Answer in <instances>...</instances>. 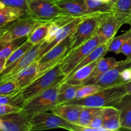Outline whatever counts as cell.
<instances>
[{"instance_id": "cell-37", "label": "cell", "mask_w": 131, "mask_h": 131, "mask_svg": "<svg viewBox=\"0 0 131 131\" xmlns=\"http://www.w3.org/2000/svg\"><path fill=\"white\" fill-rule=\"evenodd\" d=\"M120 53L125 55L127 58H131V38L124 42L120 48Z\"/></svg>"}, {"instance_id": "cell-16", "label": "cell", "mask_w": 131, "mask_h": 131, "mask_svg": "<svg viewBox=\"0 0 131 131\" xmlns=\"http://www.w3.org/2000/svg\"><path fill=\"white\" fill-rule=\"evenodd\" d=\"M104 130H119L122 129L120 122V111L114 106L104 107L102 114Z\"/></svg>"}, {"instance_id": "cell-24", "label": "cell", "mask_w": 131, "mask_h": 131, "mask_svg": "<svg viewBox=\"0 0 131 131\" xmlns=\"http://www.w3.org/2000/svg\"><path fill=\"white\" fill-rule=\"evenodd\" d=\"M88 14H113L114 3L100 0H85Z\"/></svg>"}, {"instance_id": "cell-11", "label": "cell", "mask_w": 131, "mask_h": 131, "mask_svg": "<svg viewBox=\"0 0 131 131\" xmlns=\"http://www.w3.org/2000/svg\"><path fill=\"white\" fill-rule=\"evenodd\" d=\"M131 67V58L118 61L117 63L102 75L95 83L101 89L123 84L120 79V72L124 69Z\"/></svg>"}, {"instance_id": "cell-39", "label": "cell", "mask_w": 131, "mask_h": 131, "mask_svg": "<svg viewBox=\"0 0 131 131\" xmlns=\"http://www.w3.org/2000/svg\"><path fill=\"white\" fill-rule=\"evenodd\" d=\"M125 88H126L127 94L131 95V81L128 83H125Z\"/></svg>"}, {"instance_id": "cell-12", "label": "cell", "mask_w": 131, "mask_h": 131, "mask_svg": "<svg viewBox=\"0 0 131 131\" xmlns=\"http://www.w3.org/2000/svg\"><path fill=\"white\" fill-rule=\"evenodd\" d=\"M122 25V22L113 14H104L99 23L95 35L104 42H110Z\"/></svg>"}, {"instance_id": "cell-10", "label": "cell", "mask_w": 131, "mask_h": 131, "mask_svg": "<svg viewBox=\"0 0 131 131\" xmlns=\"http://www.w3.org/2000/svg\"><path fill=\"white\" fill-rule=\"evenodd\" d=\"M3 131H31V116L24 110L1 116Z\"/></svg>"}, {"instance_id": "cell-1", "label": "cell", "mask_w": 131, "mask_h": 131, "mask_svg": "<svg viewBox=\"0 0 131 131\" xmlns=\"http://www.w3.org/2000/svg\"><path fill=\"white\" fill-rule=\"evenodd\" d=\"M127 94L125 83L103 88L93 95L80 99H73L65 104L90 107L113 106Z\"/></svg>"}, {"instance_id": "cell-41", "label": "cell", "mask_w": 131, "mask_h": 131, "mask_svg": "<svg viewBox=\"0 0 131 131\" xmlns=\"http://www.w3.org/2000/svg\"><path fill=\"white\" fill-rule=\"evenodd\" d=\"M6 6V5H5V4H4L2 2V1H0V9L3 8H5Z\"/></svg>"}, {"instance_id": "cell-21", "label": "cell", "mask_w": 131, "mask_h": 131, "mask_svg": "<svg viewBox=\"0 0 131 131\" xmlns=\"http://www.w3.org/2000/svg\"><path fill=\"white\" fill-rule=\"evenodd\" d=\"M97 61L82 67L74 73L70 77L65 81L67 83L74 85H83L86 79L90 76L97 65Z\"/></svg>"}, {"instance_id": "cell-30", "label": "cell", "mask_w": 131, "mask_h": 131, "mask_svg": "<svg viewBox=\"0 0 131 131\" xmlns=\"http://www.w3.org/2000/svg\"><path fill=\"white\" fill-rule=\"evenodd\" d=\"M131 38V29H129L127 31L125 32L124 34L118 37H113L109 42L107 52H113L115 53H120V48L124 44V42Z\"/></svg>"}, {"instance_id": "cell-38", "label": "cell", "mask_w": 131, "mask_h": 131, "mask_svg": "<svg viewBox=\"0 0 131 131\" xmlns=\"http://www.w3.org/2000/svg\"><path fill=\"white\" fill-rule=\"evenodd\" d=\"M120 79L123 84L128 83L131 81V67L124 69L120 72Z\"/></svg>"}, {"instance_id": "cell-46", "label": "cell", "mask_w": 131, "mask_h": 131, "mask_svg": "<svg viewBox=\"0 0 131 131\" xmlns=\"http://www.w3.org/2000/svg\"><path fill=\"white\" fill-rule=\"evenodd\" d=\"M54 1H58V0H54Z\"/></svg>"}, {"instance_id": "cell-45", "label": "cell", "mask_w": 131, "mask_h": 131, "mask_svg": "<svg viewBox=\"0 0 131 131\" xmlns=\"http://www.w3.org/2000/svg\"><path fill=\"white\" fill-rule=\"evenodd\" d=\"M117 1H118V0H111V2L113 3H116Z\"/></svg>"}, {"instance_id": "cell-29", "label": "cell", "mask_w": 131, "mask_h": 131, "mask_svg": "<svg viewBox=\"0 0 131 131\" xmlns=\"http://www.w3.org/2000/svg\"><path fill=\"white\" fill-rule=\"evenodd\" d=\"M26 39L27 37H21L10 42L0 43V58L6 60L8 56Z\"/></svg>"}, {"instance_id": "cell-7", "label": "cell", "mask_w": 131, "mask_h": 131, "mask_svg": "<svg viewBox=\"0 0 131 131\" xmlns=\"http://www.w3.org/2000/svg\"><path fill=\"white\" fill-rule=\"evenodd\" d=\"M71 35L37 60L38 65V72L35 79L61 63V61L69 54L70 52Z\"/></svg>"}, {"instance_id": "cell-35", "label": "cell", "mask_w": 131, "mask_h": 131, "mask_svg": "<svg viewBox=\"0 0 131 131\" xmlns=\"http://www.w3.org/2000/svg\"><path fill=\"white\" fill-rule=\"evenodd\" d=\"M101 114L95 116L92 120V121L91 122L89 125L86 128H84L83 130H104L103 127H102V126H103V121H102Z\"/></svg>"}, {"instance_id": "cell-23", "label": "cell", "mask_w": 131, "mask_h": 131, "mask_svg": "<svg viewBox=\"0 0 131 131\" xmlns=\"http://www.w3.org/2000/svg\"><path fill=\"white\" fill-rule=\"evenodd\" d=\"M113 14L123 24H127L131 16V0H118L114 3Z\"/></svg>"}, {"instance_id": "cell-27", "label": "cell", "mask_w": 131, "mask_h": 131, "mask_svg": "<svg viewBox=\"0 0 131 131\" xmlns=\"http://www.w3.org/2000/svg\"><path fill=\"white\" fill-rule=\"evenodd\" d=\"M51 23H42L38 24L27 37V40L32 45L44 42L48 34L49 26Z\"/></svg>"}, {"instance_id": "cell-42", "label": "cell", "mask_w": 131, "mask_h": 131, "mask_svg": "<svg viewBox=\"0 0 131 131\" xmlns=\"http://www.w3.org/2000/svg\"><path fill=\"white\" fill-rule=\"evenodd\" d=\"M1 129H2V118L0 116V130H1Z\"/></svg>"}, {"instance_id": "cell-13", "label": "cell", "mask_w": 131, "mask_h": 131, "mask_svg": "<svg viewBox=\"0 0 131 131\" xmlns=\"http://www.w3.org/2000/svg\"><path fill=\"white\" fill-rule=\"evenodd\" d=\"M84 16H85V15H84ZM84 16L76 17L75 19H74L72 21H71L70 23L66 24V25L62 26L60 29H59L58 32L57 33L56 35L55 36L54 38L52 39V40L51 41V42H49L48 44H47L45 46H42V44L40 47V50L39 54H38V58H37V60L39 59L40 58L41 56H43L46 52H47V51H49L51 49H52V47H54L56 45H57L58 43H59L60 42H61V41L63 40L64 39H65V38L67 37H69V35H70L75 31V29H76L78 25L81 22V20H83Z\"/></svg>"}, {"instance_id": "cell-44", "label": "cell", "mask_w": 131, "mask_h": 131, "mask_svg": "<svg viewBox=\"0 0 131 131\" xmlns=\"http://www.w3.org/2000/svg\"><path fill=\"white\" fill-rule=\"evenodd\" d=\"M102 1H103V2H110V1H111V0H101Z\"/></svg>"}, {"instance_id": "cell-31", "label": "cell", "mask_w": 131, "mask_h": 131, "mask_svg": "<svg viewBox=\"0 0 131 131\" xmlns=\"http://www.w3.org/2000/svg\"><path fill=\"white\" fill-rule=\"evenodd\" d=\"M20 90L17 93L12 95H0V105L10 104L13 106H20L23 107L25 104V102L22 97Z\"/></svg>"}, {"instance_id": "cell-18", "label": "cell", "mask_w": 131, "mask_h": 131, "mask_svg": "<svg viewBox=\"0 0 131 131\" xmlns=\"http://www.w3.org/2000/svg\"><path fill=\"white\" fill-rule=\"evenodd\" d=\"M38 65L37 60L19 72L12 79L17 83L20 89L25 88L35 79L38 75Z\"/></svg>"}, {"instance_id": "cell-19", "label": "cell", "mask_w": 131, "mask_h": 131, "mask_svg": "<svg viewBox=\"0 0 131 131\" xmlns=\"http://www.w3.org/2000/svg\"><path fill=\"white\" fill-rule=\"evenodd\" d=\"M113 106L120 111L122 129L131 130V95H125Z\"/></svg>"}, {"instance_id": "cell-8", "label": "cell", "mask_w": 131, "mask_h": 131, "mask_svg": "<svg viewBox=\"0 0 131 131\" xmlns=\"http://www.w3.org/2000/svg\"><path fill=\"white\" fill-rule=\"evenodd\" d=\"M31 131L62 128L69 130L82 131V127L71 124L53 113H38L31 116Z\"/></svg>"}, {"instance_id": "cell-17", "label": "cell", "mask_w": 131, "mask_h": 131, "mask_svg": "<svg viewBox=\"0 0 131 131\" xmlns=\"http://www.w3.org/2000/svg\"><path fill=\"white\" fill-rule=\"evenodd\" d=\"M118 61L113 57L102 58L97 62L94 70H93L90 76L86 79L83 84H95L101 76L110 69L113 67Z\"/></svg>"}, {"instance_id": "cell-34", "label": "cell", "mask_w": 131, "mask_h": 131, "mask_svg": "<svg viewBox=\"0 0 131 131\" xmlns=\"http://www.w3.org/2000/svg\"><path fill=\"white\" fill-rule=\"evenodd\" d=\"M0 1H2L6 6L19 8L24 10L28 15V3L29 0H0ZM52 1H54V0H52Z\"/></svg>"}, {"instance_id": "cell-36", "label": "cell", "mask_w": 131, "mask_h": 131, "mask_svg": "<svg viewBox=\"0 0 131 131\" xmlns=\"http://www.w3.org/2000/svg\"><path fill=\"white\" fill-rule=\"evenodd\" d=\"M23 107L20 106H13L10 104L0 105V116L8 115V114L17 113L21 111Z\"/></svg>"}, {"instance_id": "cell-9", "label": "cell", "mask_w": 131, "mask_h": 131, "mask_svg": "<svg viewBox=\"0 0 131 131\" xmlns=\"http://www.w3.org/2000/svg\"><path fill=\"white\" fill-rule=\"evenodd\" d=\"M104 42H104L99 36L95 35L92 38L84 42L72 52H70L60 63V67L63 74L66 77L67 76L75 69V67L93 50Z\"/></svg>"}, {"instance_id": "cell-2", "label": "cell", "mask_w": 131, "mask_h": 131, "mask_svg": "<svg viewBox=\"0 0 131 131\" xmlns=\"http://www.w3.org/2000/svg\"><path fill=\"white\" fill-rule=\"evenodd\" d=\"M65 78L66 75L63 74L59 64L21 89L22 97L26 102L46 90L64 82Z\"/></svg>"}, {"instance_id": "cell-33", "label": "cell", "mask_w": 131, "mask_h": 131, "mask_svg": "<svg viewBox=\"0 0 131 131\" xmlns=\"http://www.w3.org/2000/svg\"><path fill=\"white\" fill-rule=\"evenodd\" d=\"M20 90L16 82L14 80L0 83V95H12L17 93Z\"/></svg>"}, {"instance_id": "cell-3", "label": "cell", "mask_w": 131, "mask_h": 131, "mask_svg": "<svg viewBox=\"0 0 131 131\" xmlns=\"http://www.w3.org/2000/svg\"><path fill=\"white\" fill-rule=\"evenodd\" d=\"M28 15L40 23H52L66 15L52 0H29Z\"/></svg>"}, {"instance_id": "cell-4", "label": "cell", "mask_w": 131, "mask_h": 131, "mask_svg": "<svg viewBox=\"0 0 131 131\" xmlns=\"http://www.w3.org/2000/svg\"><path fill=\"white\" fill-rule=\"evenodd\" d=\"M40 23L26 15L0 28V43L27 37Z\"/></svg>"}, {"instance_id": "cell-47", "label": "cell", "mask_w": 131, "mask_h": 131, "mask_svg": "<svg viewBox=\"0 0 131 131\" xmlns=\"http://www.w3.org/2000/svg\"><path fill=\"white\" fill-rule=\"evenodd\" d=\"M100 1H101V0H100Z\"/></svg>"}, {"instance_id": "cell-6", "label": "cell", "mask_w": 131, "mask_h": 131, "mask_svg": "<svg viewBox=\"0 0 131 131\" xmlns=\"http://www.w3.org/2000/svg\"><path fill=\"white\" fill-rule=\"evenodd\" d=\"M104 14H92L84 17L71 35L70 52H72L95 35L99 23Z\"/></svg>"}, {"instance_id": "cell-22", "label": "cell", "mask_w": 131, "mask_h": 131, "mask_svg": "<svg viewBox=\"0 0 131 131\" xmlns=\"http://www.w3.org/2000/svg\"><path fill=\"white\" fill-rule=\"evenodd\" d=\"M26 15V12L22 9L6 6L3 8L0 9V28Z\"/></svg>"}, {"instance_id": "cell-40", "label": "cell", "mask_w": 131, "mask_h": 131, "mask_svg": "<svg viewBox=\"0 0 131 131\" xmlns=\"http://www.w3.org/2000/svg\"><path fill=\"white\" fill-rule=\"evenodd\" d=\"M5 63H6V60L5 59L0 58V73L4 70L5 66Z\"/></svg>"}, {"instance_id": "cell-26", "label": "cell", "mask_w": 131, "mask_h": 131, "mask_svg": "<svg viewBox=\"0 0 131 131\" xmlns=\"http://www.w3.org/2000/svg\"><path fill=\"white\" fill-rule=\"evenodd\" d=\"M104 107H90L84 106L79 116L78 125L82 127V130L89 125L95 116L101 115Z\"/></svg>"}, {"instance_id": "cell-5", "label": "cell", "mask_w": 131, "mask_h": 131, "mask_svg": "<svg viewBox=\"0 0 131 131\" xmlns=\"http://www.w3.org/2000/svg\"><path fill=\"white\" fill-rule=\"evenodd\" d=\"M61 83L46 90L26 101L23 106V110L30 116L38 113L51 111L57 105L58 95Z\"/></svg>"}, {"instance_id": "cell-43", "label": "cell", "mask_w": 131, "mask_h": 131, "mask_svg": "<svg viewBox=\"0 0 131 131\" xmlns=\"http://www.w3.org/2000/svg\"><path fill=\"white\" fill-rule=\"evenodd\" d=\"M127 24H129V26H130V29H131V16H130V19H129V20H128Z\"/></svg>"}, {"instance_id": "cell-25", "label": "cell", "mask_w": 131, "mask_h": 131, "mask_svg": "<svg viewBox=\"0 0 131 131\" xmlns=\"http://www.w3.org/2000/svg\"><path fill=\"white\" fill-rule=\"evenodd\" d=\"M81 85H74L64 81L60 85L58 95L57 105L65 104L75 98L76 91Z\"/></svg>"}, {"instance_id": "cell-20", "label": "cell", "mask_w": 131, "mask_h": 131, "mask_svg": "<svg viewBox=\"0 0 131 131\" xmlns=\"http://www.w3.org/2000/svg\"><path fill=\"white\" fill-rule=\"evenodd\" d=\"M104 42V43H102L101 44H100L99 46H97L94 50L92 51L85 58L83 59L78 65L75 67V69L66 77L65 78V80L67 79L69 77L71 76L73 74H74L75 72H76L77 70H78L79 69H81L82 67L84 66H86V65H89V64L92 63L94 62V61H97V60H99L100 59H101L102 58L104 57L105 55L106 54V53H107V47H108V44L109 42Z\"/></svg>"}, {"instance_id": "cell-14", "label": "cell", "mask_w": 131, "mask_h": 131, "mask_svg": "<svg viewBox=\"0 0 131 131\" xmlns=\"http://www.w3.org/2000/svg\"><path fill=\"white\" fill-rule=\"evenodd\" d=\"M54 2L65 15L79 17L88 14L85 0H58Z\"/></svg>"}, {"instance_id": "cell-32", "label": "cell", "mask_w": 131, "mask_h": 131, "mask_svg": "<svg viewBox=\"0 0 131 131\" xmlns=\"http://www.w3.org/2000/svg\"><path fill=\"white\" fill-rule=\"evenodd\" d=\"M101 88L97 84H83L79 86L75 93V98L74 99H80L85 98L97 93Z\"/></svg>"}, {"instance_id": "cell-28", "label": "cell", "mask_w": 131, "mask_h": 131, "mask_svg": "<svg viewBox=\"0 0 131 131\" xmlns=\"http://www.w3.org/2000/svg\"><path fill=\"white\" fill-rule=\"evenodd\" d=\"M33 46V45H32L28 40H26L6 59V63H5V69L9 67L12 65H13L15 62H17L18 60H20L28 51H29L31 49V47Z\"/></svg>"}, {"instance_id": "cell-15", "label": "cell", "mask_w": 131, "mask_h": 131, "mask_svg": "<svg viewBox=\"0 0 131 131\" xmlns=\"http://www.w3.org/2000/svg\"><path fill=\"white\" fill-rule=\"evenodd\" d=\"M84 106L78 104H63L55 106L51 112L71 124L78 125L79 116Z\"/></svg>"}]
</instances>
